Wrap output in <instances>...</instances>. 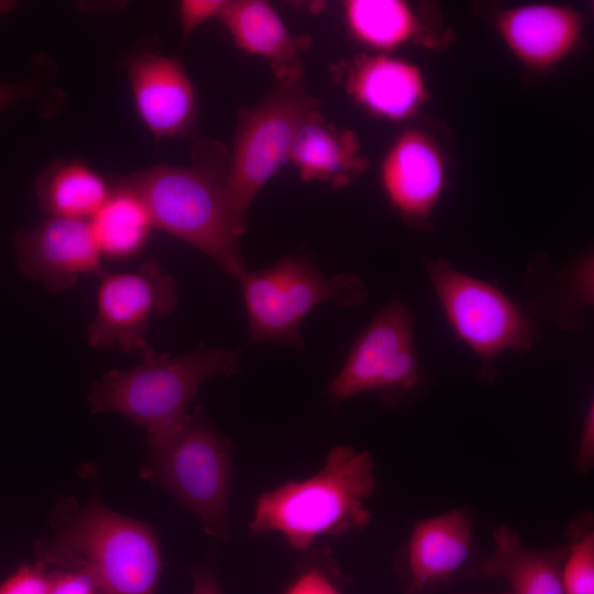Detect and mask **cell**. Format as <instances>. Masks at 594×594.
<instances>
[{
	"instance_id": "1",
	"label": "cell",
	"mask_w": 594,
	"mask_h": 594,
	"mask_svg": "<svg viewBox=\"0 0 594 594\" xmlns=\"http://www.w3.org/2000/svg\"><path fill=\"white\" fill-rule=\"evenodd\" d=\"M50 525V535L35 544L38 561L87 571L103 594H156L163 559L148 524L91 496L82 505L73 497L62 499Z\"/></svg>"
},
{
	"instance_id": "2",
	"label": "cell",
	"mask_w": 594,
	"mask_h": 594,
	"mask_svg": "<svg viewBox=\"0 0 594 594\" xmlns=\"http://www.w3.org/2000/svg\"><path fill=\"white\" fill-rule=\"evenodd\" d=\"M376 485L369 451L333 447L315 475L260 494L249 529L257 535L278 532L289 547L305 552L321 537L365 528L372 519L366 503Z\"/></svg>"
},
{
	"instance_id": "3",
	"label": "cell",
	"mask_w": 594,
	"mask_h": 594,
	"mask_svg": "<svg viewBox=\"0 0 594 594\" xmlns=\"http://www.w3.org/2000/svg\"><path fill=\"white\" fill-rule=\"evenodd\" d=\"M140 475L168 492L217 539H231L234 446L198 405L169 431L147 438Z\"/></svg>"
},
{
	"instance_id": "4",
	"label": "cell",
	"mask_w": 594,
	"mask_h": 594,
	"mask_svg": "<svg viewBox=\"0 0 594 594\" xmlns=\"http://www.w3.org/2000/svg\"><path fill=\"white\" fill-rule=\"evenodd\" d=\"M128 370H111L94 382L87 400L91 413L120 414L147 431L163 435L187 415L202 385L239 369L240 350L199 344L178 355L153 349Z\"/></svg>"
},
{
	"instance_id": "5",
	"label": "cell",
	"mask_w": 594,
	"mask_h": 594,
	"mask_svg": "<svg viewBox=\"0 0 594 594\" xmlns=\"http://www.w3.org/2000/svg\"><path fill=\"white\" fill-rule=\"evenodd\" d=\"M121 184L145 204L154 228L197 248L240 279L246 272L223 182L200 167L156 165Z\"/></svg>"
},
{
	"instance_id": "6",
	"label": "cell",
	"mask_w": 594,
	"mask_h": 594,
	"mask_svg": "<svg viewBox=\"0 0 594 594\" xmlns=\"http://www.w3.org/2000/svg\"><path fill=\"white\" fill-rule=\"evenodd\" d=\"M251 342H275L302 348L300 323L317 306L332 300L345 308L367 298V288L353 273L332 277L301 257H286L270 268L240 277Z\"/></svg>"
},
{
	"instance_id": "7",
	"label": "cell",
	"mask_w": 594,
	"mask_h": 594,
	"mask_svg": "<svg viewBox=\"0 0 594 594\" xmlns=\"http://www.w3.org/2000/svg\"><path fill=\"white\" fill-rule=\"evenodd\" d=\"M424 266L448 323L479 358L483 377L492 375L501 354L526 352L540 339L531 317L493 284L443 258L425 260Z\"/></svg>"
},
{
	"instance_id": "8",
	"label": "cell",
	"mask_w": 594,
	"mask_h": 594,
	"mask_svg": "<svg viewBox=\"0 0 594 594\" xmlns=\"http://www.w3.org/2000/svg\"><path fill=\"white\" fill-rule=\"evenodd\" d=\"M319 102L299 82H279L240 119L223 190L234 222L243 234L248 210L256 195L289 161L295 135Z\"/></svg>"
},
{
	"instance_id": "9",
	"label": "cell",
	"mask_w": 594,
	"mask_h": 594,
	"mask_svg": "<svg viewBox=\"0 0 594 594\" xmlns=\"http://www.w3.org/2000/svg\"><path fill=\"white\" fill-rule=\"evenodd\" d=\"M421 380L413 316L406 305L394 299L355 341L341 371L329 383L328 393L340 403L373 392L391 404L415 391Z\"/></svg>"
},
{
	"instance_id": "10",
	"label": "cell",
	"mask_w": 594,
	"mask_h": 594,
	"mask_svg": "<svg viewBox=\"0 0 594 594\" xmlns=\"http://www.w3.org/2000/svg\"><path fill=\"white\" fill-rule=\"evenodd\" d=\"M177 301L175 278L154 258L142 262L135 272H105L96 315L86 328L87 342L95 349L117 345L143 354L152 349L146 341L151 320L170 314Z\"/></svg>"
},
{
	"instance_id": "11",
	"label": "cell",
	"mask_w": 594,
	"mask_h": 594,
	"mask_svg": "<svg viewBox=\"0 0 594 594\" xmlns=\"http://www.w3.org/2000/svg\"><path fill=\"white\" fill-rule=\"evenodd\" d=\"M12 244L20 272L53 295L106 272L89 220L50 217L15 232Z\"/></svg>"
},
{
	"instance_id": "12",
	"label": "cell",
	"mask_w": 594,
	"mask_h": 594,
	"mask_svg": "<svg viewBox=\"0 0 594 594\" xmlns=\"http://www.w3.org/2000/svg\"><path fill=\"white\" fill-rule=\"evenodd\" d=\"M381 183L402 217L427 220L446 185L444 158L433 139L416 129L402 132L382 161Z\"/></svg>"
},
{
	"instance_id": "13",
	"label": "cell",
	"mask_w": 594,
	"mask_h": 594,
	"mask_svg": "<svg viewBox=\"0 0 594 594\" xmlns=\"http://www.w3.org/2000/svg\"><path fill=\"white\" fill-rule=\"evenodd\" d=\"M125 67L135 110L155 139L173 138L190 128L196 96L178 61L144 53L129 57Z\"/></svg>"
},
{
	"instance_id": "14",
	"label": "cell",
	"mask_w": 594,
	"mask_h": 594,
	"mask_svg": "<svg viewBox=\"0 0 594 594\" xmlns=\"http://www.w3.org/2000/svg\"><path fill=\"white\" fill-rule=\"evenodd\" d=\"M471 517L454 508L419 520L405 551V591L426 594L458 578L470 558Z\"/></svg>"
},
{
	"instance_id": "15",
	"label": "cell",
	"mask_w": 594,
	"mask_h": 594,
	"mask_svg": "<svg viewBox=\"0 0 594 594\" xmlns=\"http://www.w3.org/2000/svg\"><path fill=\"white\" fill-rule=\"evenodd\" d=\"M496 24L515 58L529 68L547 69L576 46L583 20L568 6L528 3L502 12Z\"/></svg>"
},
{
	"instance_id": "16",
	"label": "cell",
	"mask_w": 594,
	"mask_h": 594,
	"mask_svg": "<svg viewBox=\"0 0 594 594\" xmlns=\"http://www.w3.org/2000/svg\"><path fill=\"white\" fill-rule=\"evenodd\" d=\"M346 88L367 111L392 121L413 116L428 94L425 76L418 66L385 54L356 59Z\"/></svg>"
},
{
	"instance_id": "17",
	"label": "cell",
	"mask_w": 594,
	"mask_h": 594,
	"mask_svg": "<svg viewBox=\"0 0 594 594\" xmlns=\"http://www.w3.org/2000/svg\"><path fill=\"white\" fill-rule=\"evenodd\" d=\"M218 19L240 50L270 62L279 82L299 81L301 46L268 2L226 1Z\"/></svg>"
},
{
	"instance_id": "18",
	"label": "cell",
	"mask_w": 594,
	"mask_h": 594,
	"mask_svg": "<svg viewBox=\"0 0 594 594\" xmlns=\"http://www.w3.org/2000/svg\"><path fill=\"white\" fill-rule=\"evenodd\" d=\"M494 548L471 574L503 579L509 594H564L562 565L566 544L548 549L527 547L512 527L499 525L493 534Z\"/></svg>"
},
{
	"instance_id": "19",
	"label": "cell",
	"mask_w": 594,
	"mask_h": 594,
	"mask_svg": "<svg viewBox=\"0 0 594 594\" xmlns=\"http://www.w3.org/2000/svg\"><path fill=\"white\" fill-rule=\"evenodd\" d=\"M301 179L339 187L348 184L363 166L359 143L351 131L326 123L319 111H310L300 124L289 154Z\"/></svg>"
},
{
	"instance_id": "20",
	"label": "cell",
	"mask_w": 594,
	"mask_h": 594,
	"mask_svg": "<svg viewBox=\"0 0 594 594\" xmlns=\"http://www.w3.org/2000/svg\"><path fill=\"white\" fill-rule=\"evenodd\" d=\"M102 258L123 261L138 255L154 228L140 196L120 184L89 220Z\"/></svg>"
},
{
	"instance_id": "21",
	"label": "cell",
	"mask_w": 594,
	"mask_h": 594,
	"mask_svg": "<svg viewBox=\"0 0 594 594\" xmlns=\"http://www.w3.org/2000/svg\"><path fill=\"white\" fill-rule=\"evenodd\" d=\"M35 193L50 217L90 220L111 189L96 170L78 161L54 164L36 182Z\"/></svg>"
},
{
	"instance_id": "22",
	"label": "cell",
	"mask_w": 594,
	"mask_h": 594,
	"mask_svg": "<svg viewBox=\"0 0 594 594\" xmlns=\"http://www.w3.org/2000/svg\"><path fill=\"white\" fill-rule=\"evenodd\" d=\"M344 16L352 35L378 51H392L410 41L418 31V19L402 0H350Z\"/></svg>"
},
{
	"instance_id": "23",
	"label": "cell",
	"mask_w": 594,
	"mask_h": 594,
	"mask_svg": "<svg viewBox=\"0 0 594 594\" xmlns=\"http://www.w3.org/2000/svg\"><path fill=\"white\" fill-rule=\"evenodd\" d=\"M536 299L539 315L553 320L561 328L579 329L594 300L593 257L586 254L554 274L547 287H538Z\"/></svg>"
},
{
	"instance_id": "24",
	"label": "cell",
	"mask_w": 594,
	"mask_h": 594,
	"mask_svg": "<svg viewBox=\"0 0 594 594\" xmlns=\"http://www.w3.org/2000/svg\"><path fill=\"white\" fill-rule=\"evenodd\" d=\"M562 565L564 594H594V530L578 531L570 543Z\"/></svg>"
},
{
	"instance_id": "25",
	"label": "cell",
	"mask_w": 594,
	"mask_h": 594,
	"mask_svg": "<svg viewBox=\"0 0 594 594\" xmlns=\"http://www.w3.org/2000/svg\"><path fill=\"white\" fill-rule=\"evenodd\" d=\"M282 594H344L342 574L329 553L309 556Z\"/></svg>"
},
{
	"instance_id": "26",
	"label": "cell",
	"mask_w": 594,
	"mask_h": 594,
	"mask_svg": "<svg viewBox=\"0 0 594 594\" xmlns=\"http://www.w3.org/2000/svg\"><path fill=\"white\" fill-rule=\"evenodd\" d=\"M47 565L41 561L19 566L0 584V594H48Z\"/></svg>"
},
{
	"instance_id": "27",
	"label": "cell",
	"mask_w": 594,
	"mask_h": 594,
	"mask_svg": "<svg viewBox=\"0 0 594 594\" xmlns=\"http://www.w3.org/2000/svg\"><path fill=\"white\" fill-rule=\"evenodd\" d=\"M48 594H103L96 580L82 569H61L48 573Z\"/></svg>"
},
{
	"instance_id": "28",
	"label": "cell",
	"mask_w": 594,
	"mask_h": 594,
	"mask_svg": "<svg viewBox=\"0 0 594 594\" xmlns=\"http://www.w3.org/2000/svg\"><path fill=\"white\" fill-rule=\"evenodd\" d=\"M223 0H184L179 4V18L184 36L189 35L210 19H218Z\"/></svg>"
},
{
	"instance_id": "29",
	"label": "cell",
	"mask_w": 594,
	"mask_h": 594,
	"mask_svg": "<svg viewBox=\"0 0 594 594\" xmlns=\"http://www.w3.org/2000/svg\"><path fill=\"white\" fill-rule=\"evenodd\" d=\"M594 461V405L591 403L586 409L580 442L578 447L575 466L582 473L590 471Z\"/></svg>"
},
{
	"instance_id": "30",
	"label": "cell",
	"mask_w": 594,
	"mask_h": 594,
	"mask_svg": "<svg viewBox=\"0 0 594 594\" xmlns=\"http://www.w3.org/2000/svg\"><path fill=\"white\" fill-rule=\"evenodd\" d=\"M193 580L191 594H223L213 564L204 561L189 570Z\"/></svg>"
},
{
	"instance_id": "31",
	"label": "cell",
	"mask_w": 594,
	"mask_h": 594,
	"mask_svg": "<svg viewBox=\"0 0 594 594\" xmlns=\"http://www.w3.org/2000/svg\"><path fill=\"white\" fill-rule=\"evenodd\" d=\"M37 92L30 81L0 82V110L25 99Z\"/></svg>"
},
{
	"instance_id": "32",
	"label": "cell",
	"mask_w": 594,
	"mask_h": 594,
	"mask_svg": "<svg viewBox=\"0 0 594 594\" xmlns=\"http://www.w3.org/2000/svg\"><path fill=\"white\" fill-rule=\"evenodd\" d=\"M14 7V2L11 1H0V14L11 10Z\"/></svg>"
},
{
	"instance_id": "33",
	"label": "cell",
	"mask_w": 594,
	"mask_h": 594,
	"mask_svg": "<svg viewBox=\"0 0 594 594\" xmlns=\"http://www.w3.org/2000/svg\"><path fill=\"white\" fill-rule=\"evenodd\" d=\"M403 594H413V593H410V592H408V591H404Z\"/></svg>"
},
{
	"instance_id": "34",
	"label": "cell",
	"mask_w": 594,
	"mask_h": 594,
	"mask_svg": "<svg viewBox=\"0 0 594 594\" xmlns=\"http://www.w3.org/2000/svg\"><path fill=\"white\" fill-rule=\"evenodd\" d=\"M503 594H509V593L507 592V593H503Z\"/></svg>"
}]
</instances>
